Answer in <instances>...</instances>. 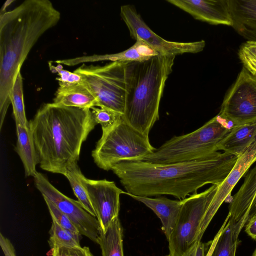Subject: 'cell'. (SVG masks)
<instances>
[{
  "mask_svg": "<svg viewBox=\"0 0 256 256\" xmlns=\"http://www.w3.org/2000/svg\"><path fill=\"white\" fill-rule=\"evenodd\" d=\"M47 205L52 220H54L63 228L72 232L80 233L79 231L70 218L60 211L52 202L44 198Z\"/></svg>",
  "mask_w": 256,
  "mask_h": 256,
  "instance_id": "28",
  "label": "cell"
},
{
  "mask_svg": "<svg viewBox=\"0 0 256 256\" xmlns=\"http://www.w3.org/2000/svg\"><path fill=\"white\" fill-rule=\"evenodd\" d=\"M48 243L50 248L54 246H81V234L65 229L52 220Z\"/></svg>",
  "mask_w": 256,
  "mask_h": 256,
  "instance_id": "26",
  "label": "cell"
},
{
  "mask_svg": "<svg viewBox=\"0 0 256 256\" xmlns=\"http://www.w3.org/2000/svg\"><path fill=\"white\" fill-rule=\"evenodd\" d=\"M256 193V166L244 177V182L234 195L228 206L229 220L237 222L245 217Z\"/></svg>",
  "mask_w": 256,
  "mask_h": 256,
  "instance_id": "20",
  "label": "cell"
},
{
  "mask_svg": "<svg viewBox=\"0 0 256 256\" xmlns=\"http://www.w3.org/2000/svg\"><path fill=\"white\" fill-rule=\"evenodd\" d=\"M218 114L234 126L256 122V74L243 66Z\"/></svg>",
  "mask_w": 256,
  "mask_h": 256,
  "instance_id": "9",
  "label": "cell"
},
{
  "mask_svg": "<svg viewBox=\"0 0 256 256\" xmlns=\"http://www.w3.org/2000/svg\"><path fill=\"white\" fill-rule=\"evenodd\" d=\"M96 124L90 108L43 104L29 122L40 168L64 175L78 160L82 145Z\"/></svg>",
  "mask_w": 256,
  "mask_h": 256,
  "instance_id": "3",
  "label": "cell"
},
{
  "mask_svg": "<svg viewBox=\"0 0 256 256\" xmlns=\"http://www.w3.org/2000/svg\"><path fill=\"white\" fill-rule=\"evenodd\" d=\"M126 62H111L106 65L83 64L74 70L97 102V106L108 108L122 114L124 111L126 96Z\"/></svg>",
  "mask_w": 256,
  "mask_h": 256,
  "instance_id": "7",
  "label": "cell"
},
{
  "mask_svg": "<svg viewBox=\"0 0 256 256\" xmlns=\"http://www.w3.org/2000/svg\"><path fill=\"white\" fill-rule=\"evenodd\" d=\"M143 203L160 218L162 229L168 240L174 232L182 204V200H172L166 197L152 198L128 194Z\"/></svg>",
  "mask_w": 256,
  "mask_h": 256,
  "instance_id": "16",
  "label": "cell"
},
{
  "mask_svg": "<svg viewBox=\"0 0 256 256\" xmlns=\"http://www.w3.org/2000/svg\"><path fill=\"white\" fill-rule=\"evenodd\" d=\"M0 246L4 256H16L14 248L10 240L0 234Z\"/></svg>",
  "mask_w": 256,
  "mask_h": 256,
  "instance_id": "32",
  "label": "cell"
},
{
  "mask_svg": "<svg viewBox=\"0 0 256 256\" xmlns=\"http://www.w3.org/2000/svg\"><path fill=\"white\" fill-rule=\"evenodd\" d=\"M98 244L102 256H124L122 228L118 217L111 222L104 232L102 231Z\"/></svg>",
  "mask_w": 256,
  "mask_h": 256,
  "instance_id": "23",
  "label": "cell"
},
{
  "mask_svg": "<svg viewBox=\"0 0 256 256\" xmlns=\"http://www.w3.org/2000/svg\"><path fill=\"white\" fill-rule=\"evenodd\" d=\"M175 56L156 55L141 62H126V96L122 118L148 136L159 119V106L165 83L172 70Z\"/></svg>",
  "mask_w": 256,
  "mask_h": 256,
  "instance_id": "4",
  "label": "cell"
},
{
  "mask_svg": "<svg viewBox=\"0 0 256 256\" xmlns=\"http://www.w3.org/2000/svg\"><path fill=\"white\" fill-rule=\"evenodd\" d=\"M252 256H256V248L254 250Z\"/></svg>",
  "mask_w": 256,
  "mask_h": 256,
  "instance_id": "36",
  "label": "cell"
},
{
  "mask_svg": "<svg viewBox=\"0 0 256 256\" xmlns=\"http://www.w3.org/2000/svg\"><path fill=\"white\" fill-rule=\"evenodd\" d=\"M80 180L87 192L101 229L104 232L111 222L118 217L120 196L126 192L118 188L114 182L106 179L90 180L82 174Z\"/></svg>",
  "mask_w": 256,
  "mask_h": 256,
  "instance_id": "12",
  "label": "cell"
},
{
  "mask_svg": "<svg viewBox=\"0 0 256 256\" xmlns=\"http://www.w3.org/2000/svg\"><path fill=\"white\" fill-rule=\"evenodd\" d=\"M256 140V122L233 126L217 149L238 157Z\"/></svg>",
  "mask_w": 256,
  "mask_h": 256,
  "instance_id": "19",
  "label": "cell"
},
{
  "mask_svg": "<svg viewBox=\"0 0 256 256\" xmlns=\"http://www.w3.org/2000/svg\"><path fill=\"white\" fill-rule=\"evenodd\" d=\"M60 18L49 0H26L0 15V128L14 80L30 50Z\"/></svg>",
  "mask_w": 256,
  "mask_h": 256,
  "instance_id": "2",
  "label": "cell"
},
{
  "mask_svg": "<svg viewBox=\"0 0 256 256\" xmlns=\"http://www.w3.org/2000/svg\"><path fill=\"white\" fill-rule=\"evenodd\" d=\"M196 20L212 24L232 26L228 0H167Z\"/></svg>",
  "mask_w": 256,
  "mask_h": 256,
  "instance_id": "14",
  "label": "cell"
},
{
  "mask_svg": "<svg viewBox=\"0 0 256 256\" xmlns=\"http://www.w3.org/2000/svg\"><path fill=\"white\" fill-rule=\"evenodd\" d=\"M218 187L212 184L204 192L182 200L175 228L168 240L170 255L182 256L198 242L200 224Z\"/></svg>",
  "mask_w": 256,
  "mask_h": 256,
  "instance_id": "8",
  "label": "cell"
},
{
  "mask_svg": "<svg viewBox=\"0 0 256 256\" xmlns=\"http://www.w3.org/2000/svg\"><path fill=\"white\" fill-rule=\"evenodd\" d=\"M256 162V140L238 157L235 165L227 177L218 186L200 224L197 241H200L205 230L220 206L230 194L240 178Z\"/></svg>",
  "mask_w": 256,
  "mask_h": 256,
  "instance_id": "13",
  "label": "cell"
},
{
  "mask_svg": "<svg viewBox=\"0 0 256 256\" xmlns=\"http://www.w3.org/2000/svg\"><path fill=\"white\" fill-rule=\"evenodd\" d=\"M256 218V193L251 204L245 215V220L247 222Z\"/></svg>",
  "mask_w": 256,
  "mask_h": 256,
  "instance_id": "35",
  "label": "cell"
},
{
  "mask_svg": "<svg viewBox=\"0 0 256 256\" xmlns=\"http://www.w3.org/2000/svg\"><path fill=\"white\" fill-rule=\"evenodd\" d=\"M48 66L52 72L58 74L59 77L56 79L58 82L59 86H66L82 82L79 75L74 72L62 69L60 64L56 66L49 62Z\"/></svg>",
  "mask_w": 256,
  "mask_h": 256,
  "instance_id": "29",
  "label": "cell"
},
{
  "mask_svg": "<svg viewBox=\"0 0 256 256\" xmlns=\"http://www.w3.org/2000/svg\"><path fill=\"white\" fill-rule=\"evenodd\" d=\"M232 27L248 40L256 41V0H228Z\"/></svg>",
  "mask_w": 256,
  "mask_h": 256,
  "instance_id": "17",
  "label": "cell"
},
{
  "mask_svg": "<svg viewBox=\"0 0 256 256\" xmlns=\"http://www.w3.org/2000/svg\"><path fill=\"white\" fill-rule=\"evenodd\" d=\"M34 178L35 186L43 198L48 200L64 213L81 235L98 244L102 230L97 218L86 210L78 201L60 192L42 174L37 172Z\"/></svg>",
  "mask_w": 256,
  "mask_h": 256,
  "instance_id": "10",
  "label": "cell"
},
{
  "mask_svg": "<svg viewBox=\"0 0 256 256\" xmlns=\"http://www.w3.org/2000/svg\"><path fill=\"white\" fill-rule=\"evenodd\" d=\"M238 157L218 151L200 158L170 164L124 160L112 168L126 192L144 197L170 195L182 200L204 186H219Z\"/></svg>",
  "mask_w": 256,
  "mask_h": 256,
  "instance_id": "1",
  "label": "cell"
},
{
  "mask_svg": "<svg viewBox=\"0 0 256 256\" xmlns=\"http://www.w3.org/2000/svg\"><path fill=\"white\" fill-rule=\"evenodd\" d=\"M51 251L52 256H94L88 246H54Z\"/></svg>",
  "mask_w": 256,
  "mask_h": 256,
  "instance_id": "30",
  "label": "cell"
},
{
  "mask_svg": "<svg viewBox=\"0 0 256 256\" xmlns=\"http://www.w3.org/2000/svg\"><path fill=\"white\" fill-rule=\"evenodd\" d=\"M246 223L245 217L236 222L229 220L228 214L213 240L208 256H235L238 236Z\"/></svg>",
  "mask_w": 256,
  "mask_h": 256,
  "instance_id": "18",
  "label": "cell"
},
{
  "mask_svg": "<svg viewBox=\"0 0 256 256\" xmlns=\"http://www.w3.org/2000/svg\"><path fill=\"white\" fill-rule=\"evenodd\" d=\"M53 102L80 108L91 109L92 107L97 106V102L94 96L82 82L59 86Z\"/></svg>",
  "mask_w": 256,
  "mask_h": 256,
  "instance_id": "21",
  "label": "cell"
},
{
  "mask_svg": "<svg viewBox=\"0 0 256 256\" xmlns=\"http://www.w3.org/2000/svg\"><path fill=\"white\" fill-rule=\"evenodd\" d=\"M232 126L218 114L190 133L173 136L141 160L164 164L200 158L218 151V144Z\"/></svg>",
  "mask_w": 256,
  "mask_h": 256,
  "instance_id": "5",
  "label": "cell"
},
{
  "mask_svg": "<svg viewBox=\"0 0 256 256\" xmlns=\"http://www.w3.org/2000/svg\"><path fill=\"white\" fill-rule=\"evenodd\" d=\"M82 174L77 162H74L67 167L64 176L68 180L74 194L78 198V201L82 208L92 216L96 217L87 192L82 183L80 180Z\"/></svg>",
  "mask_w": 256,
  "mask_h": 256,
  "instance_id": "24",
  "label": "cell"
},
{
  "mask_svg": "<svg viewBox=\"0 0 256 256\" xmlns=\"http://www.w3.org/2000/svg\"><path fill=\"white\" fill-rule=\"evenodd\" d=\"M245 232L252 238L256 240V218L246 223Z\"/></svg>",
  "mask_w": 256,
  "mask_h": 256,
  "instance_id": "33",
  "label": "cell"
},
{
  "mask_svg": "<svg viewBox=\"0 0 256 256\" xmlns=\"http://www.w3.org/2000/svg\"><path fill=\"white\" fill-rule=\"evenodd\" d=\"M166 256H171V255H170V254H168V255Z\"/></svg>",
  "mask_w": 256,
  "mask_h": 256,
  "instance_id": "37",
  "label": "cell"
},
{
  "mask_svg": "<svg viewBox=\"0 0 256 256\" xmlns=\"http://www.w3.org/2000/svg\"><path fill=\"white\" fill-rule=\"evenodd\" d=\"M155 148L148 136L134 128L122 116L111 127L102 128V136L92 156L98 167L109 170L122 161L141 160Z\"/></svg>",
  "mask_w": 256,
  "mask_h": 256,
  "instance_id": "6",
  "label": "cell"
},
{
  "mask_svg": "<svg viewBox=\"0 0 256 256\" xmlns=\"http://www.w3.org/2000/svg\"><path fill=\"white\" fill-rule=\"evenodd\" d=\"M120 16L126 25L131 37L135 40L140 38L159 55L176 56L186 53H198L205 47L206 42L203 40L180 42L164 39L148 26L132 5L122 6Z\"/></svg>",
  "mask_w": 256,
  "mask_h": 256,
  "instance_id": "11",
  "label": "cell"
},
{
  "mask_svg": "<svg viewBox=\"0 0 256 256\" xmlns=\"http://www.w3.org/2000/svg\"><path fill=\"white\" fill-rule=\"evenodd\" d=\"M239 56H244L256 60V41L247 40L240 46Z\"/></svg>",
  "mask_w": 256,
  "mask_h": 256,
  "instance_id": "31",
  "label": "cell"
},
{
  "mask_svg": "<svg viewBox=\"0 0 256 256\" xmlns=\"http://www.w3.org/2000/svg\"><path fill=\"white\" fill-rule=\"evenodd\" d=\"M17 142L15 148L24 167L26 176L34 177L38 172L36 166L39 158L30 127L16 124Z\"/></svg>",
  "mask_w": 256,
  "mask_h": 256,
  "instance_id": "22",
  "label": "cell"
},
{
  "mask_svg": "<svg viewBox=\"0 0 256 256\" xmlns=\"http://www.w3.org/2000/svg\"><path fill=\"white\" fill-rule=\"evenodd\" d=\"M136 42L131 47L118 53L83 56L70 59L57 60L55 61V62L58 64H62L68 66H73L87 62L103 60H110L112 62L117 61L141 62L158 55L140 38H136Z\"/></svg>",
  "mask_w": 256,
  "mask_h": 256,
  "instance_id": "15",
  "label": "cell"
},
{
  "mask_svg": "<svg viewBox=\"0 0 256 256\" xmlns=\"http://www.w3.org/2000/svg\"><path fill=\"white\" fill-rule=\"evenodd\" d=\"M10 100L13 108L16 124L28 127L29 122L26 118L24 104L23 78L20 72L14 80L10 92Z\"/></svg>",
  "mask_w": 256,
  "mask_h": 256,
  "instance_id": "25",
  "label": "cell"
},
{
  "mask_svg": "<svg viewBox=\"0 0 256 256\" xmlns=\"http://www.w3.org/2000/svg\"><path fill=\"white\" fill-rule=\"evenodd\" d=\"M93 118L96 124H100L102 128H108L117 123L122 114L114 110L94 106L91 108Z\"/></svg>",
  "mask_w": 256,
  "mask_h": 256,
  "instance_id": "27",
  "label": "cell"
},
{
  "mask_svg": "<svg viewBox=\"0 0 256 256\" xmlns=\"http://www.w3.org/2000/svg\"><path fill=\"white\" fill-rule=\"evenodd\" d=\"M244 66L254 74H256V60L245 58L239 56Z\"/></svg>",
  "mask_w": 256,
  "mask_h": 256,
  "instance_id": "34",
  "label": "cell"
}]
</instances>
